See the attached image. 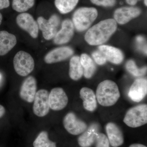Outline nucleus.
Segmentation results:
<instances>
[{"mask_svg":"<svg viewBox=\"0 0 147 147\" xmlns=\"http://www.w3.org/2000/svg\"><path fill=\"white\" fill-rule=\"evenodd\" d=\"M117 24L113 18L105 19L90 28L86 33L85 39L90 45H101L108 41L115 32Z\"/></svg>","mask_w":147,"mask_h":147,"instance_id":"nucleus-1","label":"nucleus"},{"mask_svg":"<svg viewBox=\"0 0 147 147\" xmlns=\"http://www.w3.org/2000/svg\"><path fill=\"white\" fill-rule=\"evenodd\" d=\"M96 99L102 106L105 107L115 105L120 97L117 84L111 80H106L98 85L96 90Z\"/></svg>","mask_w":147,"mask_h":147,"instance_id":"nucleus-2","label":"nucleus"},{"mask_svg":"<svg viewBox=\"0 0 147 147\" xmlns=\"http://www.w3.org/2000/svg\"><path fill=\"white\" fill-rule=\"evenodd\" d=\"M98 11L94 7H83L75 11L72 16V23L78 31L88 28L97 18Z\"/></svg>","mask_w":147,"mask_h":147,"instance_id":"nucleus-3","label":"nucleus"},{"mask_svg":"<svg viewBox=\"0 0 147 147\" xmlns=\"http://www.w3.org/2000/svg\"><path fill=\"white\" fill-rule=\"evenodd\" d=\"M123 122L129 127H137L147 123V105H137L131 108L127 112Z\"/></svg>","mask_w":147,"mask_h":147,"instance_id":"nucleus-4","label":"nucleus"},{"mask_svg":"<svg viewBox=\"0 0 147 147\" xmlns=\"http://www.w3.org/2000/svg\"><path fill=\"white\" fill-rule=\"evenodd\" d=\"M13 64L15 71L21 76H27L34 69L33 58L25 51H20L16 53L13 58Z\"/></svg>","mask_w":147,"mask_h":147,"instance_id":"nucleus-5","label":"nucleus"},{"mask_svg":"<svg viewBox=\"0 0 147 147\" xmlns=\"http://www.w3.org/2000/svg\"><path fill=\"white\" fill-rule=\"evenodd\" d=\"M39 30L42 31V36L46 40H50L55 37L58 32L60 24V19L57 14H53L47 20L42 16L37 20Z\"/></svg>","mask_w":147,"mask_h":147,"instance_id":"nucleus-6","label":"nucleus"},{"mask_svg":"<svg viewBox=\"0 0 147 147\" xmlns=\"http://www.w3.org/2000/svg\"><path fill=\"white\" fill-rule=\"evenodd\" d=\"M49 93L47 90L41 89L36 92L34 102V113L39 117H43L47 115L50 110Z\"/></svg>","mask_w":147,"mask_h":147,"instance_id":"nucleus-7","label":"nucleus"},{"mask_svg":"<svg viewBox=\"0 0 147 147\" xmlns=\"http://www.w3.org/2000/svg\"><path fill=\"white\" fill-rule=\"evenodd\" d=\"M63 125L69 133L74 135L82 134L88 126L86 123L78 118L72 112L67 113L63 119Z\"/></svg>","mask_w":147,"mask_h":147,"instance_id":"nucleus-8","label":"nucleus"},{"mask_svg":"<svg viewBox=\"0 0 147 147\" xmlns=\"http://www.w3.org/2000/svg\"><path fill=\"white\" fill-rule=\"evenodd\" d=\"M16 22L18 26L27 32L32 38H36L38 37L39 32L38 25L30 14L20 13L16 17Z\"/></svg>","mask_w":147,"mask_h":147,"instance_id":"nucleus-9","label":"nucleus"},{"mask_svg":"<svg viewBox=\"0 0 147 147\" xmlns=\"http://www.w3.org/2000/svg\"><path fill=\"white\" fill-rule=\"evenodd\" d=\"M49 101L50 108L55 111H59L67 106L68 98L62 88H56L53 89L49 94Z\"/></svg>","mask_w":147,"mask_h":147,"instance_id":"nucleus-10","label":"nucleus"},{"mask_svg":"<svg viewBox=\"0 0 147 147\" xmlns=\"http://www.w3.org/2000/svg\"><path fill=\"white\" fill-rule=\"evenodd\" d=\"M74 27L72 21L66 19L63 21L61 28L54 38V42L56 45H63L71 40L74 34Z\"/></svg>","mask_w":147,"mask_h":147,"instance_id":"nucleus-11","label":"nucleus"},{"mask_svg":"<svg viewBox=\"0 0 147 147\" xmlns=\"http://www.w3.org/2000/svg\"><path fill=\"white\" fill-rule=\"evenodd\" d=\"M73 54V49L71 47L67 46L59 47L47 53L44 60L47 64L56 63L65 60Z\"/></svg>","mask_w":147,"mask_h":147,"instance_id":"nucleus-12","label":"nucleus"},{"mask_svg":"<svg viewBox=\"0 0 147 147\" xmlns=\"http://www.w3.org/2000/svg\"><path fill=\"white\" fill-rule=\"evenodd\" d=\"M141 13V9L138 7H125L116 9L114 13V18L117 23L123 25L133 18H137Z\"/></svg>","mask_w":147,"mask_h":147,"instance_id":"nucleus-13","label":"nucleus"},{"mask_svg":"<svg viewBox=\"0 0 147 147\" xmlns=\"http://www.w3.org/2000/svg\"><path fill=\"white\" fill-rule=\"evenodd\" d=\"M36 81L32 76H29L23 82L20 91V96L23 100L28 102L34 100L36 93Z\"/></svg>","mask_w":147,"mask_h":147,"instance_id":"nucleus-14","label":"nucleus"},{"mask_svg":"<svg viewBox=\"0 0 147 147\" xmlns=\"http://www.w3.org/2000/svg\"><path fill=\"white\" fill-rule=\"evenodd\" d=\"M147 93V79L140 78L132 84L128 92V96L134 102H139L143 100Z\"/></svg>","mask_w":147,"mask_h":147,"instance_id":"nucleus-15","label":"nucleus"},{"mask_svg":"<svg viewBox=\"0 0 147 147\" xmlns=\"http://www.w3.org/2000/svg\"><path fill=\"white\" fill-rule=\"evenodd\" d=\"M98 124L93 123L82 133L78 142L81 147H90L95 143L98 133L99 132Z\"/></svg>","mask_w":147,"mask_h":147,"instance_id":"nucleus-16","label":"nucleus"},{"mask_svg":"<svg viewBox=\"0 0 147 147\" xmlns=\"http://www.w3.org/2000/svg\"><path fill=\"white\" fill-rule=\"evenodd\" d=\"M105 130L109 143L112 146L118 147L123 144V134L117 124L109 123L105 126Z\"/></svg>","mask_w":147,"mask_h":147,"instance_id":"nucleus-17","label":"nucleus"},{"mask_svg":"<svg viewBox=\"0 0 147 147\" xmlns=\"http://www.w3.org/2000/svg\"><path fill=\"white\" fill-rule=\"evenodd\" d=\"M98 50L105 56L107 61L115 64H119L124 59L122 52L118 48L108 45H101Z\"/></svg>","mask_w":147,"mask_h":147,"instance_id":"nucleus-18","label":"nucleus"},{"mask_svg":"<svg viewBox=\"0 0 147 147\" xmlns=\"http://www.w3.org/2000/svg\"><path fill=\"white\" fill-rule=\"evenodd\" d=\"M17 43V39L14 35L5 31H0V56L8 53Z\"/></svg>","mask_w":147,"mask_h":147,"instance_id":"nucleus-19","label":"nucleus"},{"mask_svg":"<svg viewBox=\"0 0 147 147\" xmlns=\"http://www.w3.org/2000/svg\"><path fill=\"white\" fill-rule=\"evenodd\" d=\"M80 95L83 100V105L85 109L90 111H94L97 108V101L94 92L86 87L82 88L80 91Z\"/></svg>","mask_w":147,"mask_h":147,"instance_id":"nucleus-20","label":"nucleus"},{"mask_svg":"<svg viewBox=\"0 0 147 147\" xmlns=\"http://www.w3.org/2000/svg\"><path fill=\"white\" fill-rule=\"evenodd\" d=\"M69 74L70 78L74 81L79 80L84 75V69L79 56H73L70 59Z\"/></svg>","mask_w":147,"mask_h":147,"instance_id":"nucleus-21","label":"nucleus"},{"mask_svg":"<svg viewBox=\"0 0 147 147\" xmlns=\"http://www.w3.org/2000/svg\"><path fill=\"white\" fill-rule=\"evenodd\" d=\"M80 62L84 69V75L86 79H90L96 70V66L94 62L88 55L83 54L80 57Z\"/></svg>","mask_w":147,"mask_h":147,"instance_id":"nucleus-22","label":"nucleus"},{"mask_svg":"<svg viewBox=\"0 0 147 147\" xmlns=\"http://www.w3.org/2000/svg\"><path fill=\"white\" fill-rule=\"evenodd\" d=\"M79 0H55V6L61 13H69L75 8Z\"/></svg>","mask_w":147,"mask_h":147,"instance_id":"nucleus-23","label":"nucleus"},{"mask_svg":"<svg viewBox=\"0 0 147 147\" xmlns=\"http://www.w3.org/2000/svg\"><path fill=\"white\" fill-rule=\"evenodd\" d=\"M34 147H57L55 142H52L48 138L47 131L40 132L33 142Z\"/></svg>","mask_w":147,"mask_h":147,"instance_id":"nucleus-24","label":"nucleus"},{"mask_svg":"<svg viewBox=\"0 0 147 147\" xmlns=\"http://www.w3.org/2000/svg\"><path fill=\"white\" fill-rule=\"evenodd\" d=\"M35 0H13L12 7L18 12H25L33 7Z\"/></svg>","mask_w":147,"mask_h":147,"instance_id":"nucleus-25","label":"nucleus"},{"mask_svg":"<svg viewBox=\"0 0 147 147\" xmlns=\"http://www.w3.org/2000/svg\"><path fill=\"white\" fill-rule=\"evenodd\" d=\"M125 67L129 73L136 77L143 76L146 73V67L141 68H138L135 62L132 60L127 61L125 64Z\"/></svg>","mask_w":147,"mask_h":147,"instance_id":"nucleus-26","label":"nucleus"},{"mask_svg":"<svg viewBox=\"0 0 147 147\" xmlns=\"http://www.w3.org/2000/svg\"><path fill=\"white\" fill-rule=\"evenodd\" d=\"M96 147H110L108 137L103 133L98 132L95 142Z\"/></svg>","mask_w":147,"mask_h":147,"instance_id":"nucleus-27","label":"nucleus"},{"mask_svg":"<svg viewBox=\"0 0 147 147\" xmlns=\"http://www.w3.org/2000/svg\"><path fill=\"white\" fill-rule=\"evenodd\" d=\"M92 57L96 63L98 65H103L107 61L105 56L99 50L94 52L92 54Z\"/></svg>","mask_w":147,"mask_h":147,"instance_id":"nucleus-28","label":"nucleus"},{"mask_svg":"<svg viewBox=\"0 0 147 147\" xmlns=\"http://www.w3.org/2000/svg\"><path fill=\"white\" fill-rule=\"evenodd\" d=\"M93 3L104 7L113 6L116 3V0H90Z\"/></svg>","mask_w":147,"mask_h":147,"instance_id":"nucleus-29","label":"nucleus"},{"mask_svg":"<svg viewBox=\"0 0 147 147\" xmlns=\"http://www.w3.org/2000/svg\"><path fill=\"white\" fill-rule=\"evenodd\" d=\"M9 5V0H0V9L7 8Z\"/></svg>","mask_w":147,"mask_h":147,"instance_id":"nucleus-30","label":"nucleus"},{"mask_svg":"<svg viewBox=\"0 0 147 147\" xmlns=\"http://www.w3.org/2000/svg\"><path fill=\"white\" fill-rule=\"evenodd\" d=\"M140 0H126V2L129 5H134Z\"/></svg>","mask_w":147,"mask_h":147,"instance_id":"nucleus-31","label":"nucleus"},{"mask_svg":"<svg viewBox=\"0 0 147 147\" xmlns=\"http://www.w3.org/2000/svg\"><path fill=\"white\" fill-rule=\"evenodd\" d=\"M5 113V110L4 107L0 105V119L3 117Z\"/></svg>","mask_w":147,"mask_h":147,"instance_id":"nucleus-32","label":"nucleus"},{"mask_svg":"<svg viewBox=\"0 0 147 147\" xmlns=\"http://www.w3.org/2000/svg\"><path fill=\"white\" fill-rule=\"evenodd\" d=\"M129 147H147L144 145L141 144H133L130 145Z\"/></svg>","mask_w":147,"mask_h":147,"instance_id":"nucleus-33","label":"nucleus"},{"mask_svg":"<svg viewBox=\"0 0 147 147\" xmlns=\"http://www.w3.org/2000/svg\"><path fill=\"white\" fill-rule=\"evenodd\" d=\"M3 16L2 15L1 13H0V25H1L2 23V21Z\"/></svg>","mask_w":147,"mask_h":147,"instance_id":"nucleus-34","label":"nucleus"},{"mask_svg":"<svg viewBox=\"0 0 147 147\" xmlns=\"http://www.w3.org/2000/svg\"><path fill=\"white\" fill-rule=\"evenodd\" d=\"M147 0H144V3L145 5L146 6H147Z\"/></svg>","mask_w":147,"mask_h":147,"instance_id":"nucleus-35","label":"nucleus"},{"mask_svg":"<svg viewBox=\"0 0 147 147\" xmlns=\"http://www.w3.org/2000/svg\"><path fill=\"white\" fill-rule=\"evenodd\" d=\"M0 78H1V75H0Z\"/></svg>","mask_w":147,"mask_h":147,"instance_id":"nucleus-36","label":"nucleus"}]
</instances>
